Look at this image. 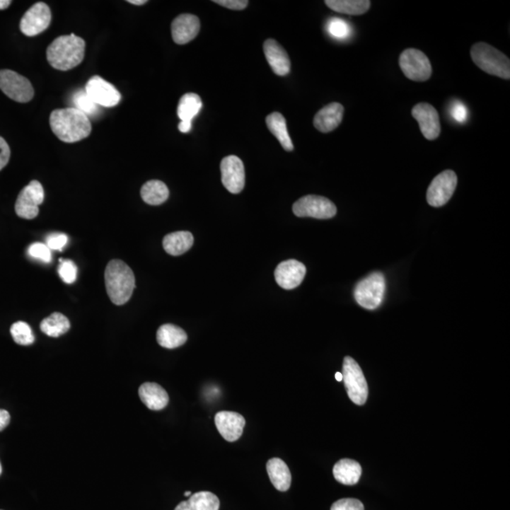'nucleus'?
Segmentation results:
<instances>
[{
  "label": "nucleus",
  "mask_w": 510,
  "mask_h": 510,
  "mask_svg": "<svg viewBox=\"0 0 510 510\" xmlns=\"http://www.w3.org/2000/svg\"><path fill=\"white\" fill-rule=\"evenodd\" d=\"M50 128L64 143H75L88 137L92 126L89 117L76 108L54 110L50 117Z\"/></svg>",
  "instance_id": "nucleus-1"
},
{
  "label": "nucleus",
  "mask_w": 510,
  "mask_h": 510,
  "mask_svg": "<svg viewBox=\"0 0 510 510\" xmlns=\"http://www.w3.org/2000/svg\"><path fill=\"white\" fill-rule=\"evenodd\" d=\"M86 42L75 35L56 38L47 50V59L53 69L69 71L83 62Z\"/></svg>",
  "instance_id": "nucleus-2"
},
{
  "label": "nucleus",
  "mask_w": 510,
  "mask_h": 510,
  "mask_svg": "<svg viewBox=\"0 0 510 510\" xmlns=\"http://www.w3.org/2000/svg\"><path fill=\"white\" fill-rule=\"evenodd\" d=\"M105 284L110 300L122 306L129 301L135 289L134 272L125 262L110 261L105 270Z\"/></svg>",
  "instance_id": "nucleus-3"
},
{
  "label": "nucleus",
  "mask_w": 510,
  "mask_h": 510,
  "mask_svg": "<svg viewBox=\"0 0 510 510\" xmlns=\"http://www.w3.org/2000/svg\"><path fill=\"white\" fill-rule=\"evenodd\" d=\"M473 63L487 74L509 80L510 61L500 50L490 45L480 42L470 50Z\"/></svg>",
  "instance_id": "nucleus-4"
},
{
  "label": "nucleus",
  "mask_w": 510,
  "mask_h": 510,
  "mask_svg": "<svg viewBox=\"0 0 510 510\" xmlns=\"http://www.w3.org/2000/svg\"><path fill=\"white\" fill-rule=\"evenodd\" d=\"M386 291L385 276L381 272H373L363 279L354 289V299L363 308L376 309L384 300Z\"/></svg>",
  "instance_id": "nucleus-5"
},
{
  "label": "nucleus",
  "mask_w": 510,
  "mask_h": 510,
  "mask_svg": "<svg viewBox=\"0 0 510 510\" xmlns=\"http://www.w3.org/2000/svg\"><path fill=\"white\" fill-rule=\"evenodd\" d=\"M342 376L346 390L352 402L363 405L367 401L369 388L364 374L359 363L350 357H346L343 362Z\"/></svg>",
  "instance_id": "nucleus-6"
},
{
  "label": "nucleus",
  "mask_w": 510,
  "mask_h": 510,
  "mask_svg": "<svg viewBox=\"0 0 510 510\" xmlns=\"http://www.w3.org/2000/svg\"><path fill=\"white\" fill-rule=\"evenodd\" d=\"M400 67L405 77L414 81H427L432 75L429 59L421 50L407 49L399 59Z\"/></svg>",
  "instance_id": "nucleus-7"
},
{
  "label": "nucleus",
  "mask_w": 510,
  "mask_h": 510,
  "mask_svg": "<svg viewBox=\"0 0 510 510\" xmlns=\"http://www.w3.org/2000/svg\"><path fill=\"white\" fill-rule=\"evenodd\" d=\"M293 213L299 218L328 219L334 218L337 207L324 197L308 195L303 197L293 204Z\"/></svg>",
  "instance_id": "nucleus-8"
},
{
  "label": "nucleus",
  "mask_w": 510,
  "mask_h": 510,
  "mask_svg": "<svg viewBox=\"0 0 510 510\" xmlns=\"http://www.w3.org/2000/svg\"><path fill=\"white\" fill-rule=\"evenodd\" d=\"M0 89L7 97L21 103H29L35 95L30 81L13 70H0Z\"/></svg>",
  "instance_id": "nucleus-9"
},
{
  "label": "nucleus",
  "mask_w": 510,
  "mask_h": 510,
  "mask_svg": "<svg viewBox=\"0 0 510 510\" xmlns=\"http://www.w3.org/2000/svg\"><path fill=\"white\" fill-rule=\"evenodd\" d=\"M45 192L43 185L38 181H32L19 193L16 202V215L25 219H35L39 207L43 204Z\"/></svg>",
  "instance_id": "nucleus-10"
},
{
  "label": "nucleus",
  "mask_w": 510,
  "mask_h": 510,
  "mask_svg": "<svg viewBox=\"0 0 510 510\" xmlns=\"http://www.w3.org/2000/svg\"><path fill=\"white\" fill-rule=\"evenodd\" d=\"M458 185V176L453 170L439 174L428 187L427 202L433 207H441L452 198Z\"/></svg>",
  "instance_id": "nucleus-11"
},
{
  "label": "nucleus",
  "mask_w": 510,
  "mask_h": 510,
  "mask_svg": "<svg viewBox=\"0 0 510 510\" xmlns=\"http://www.w3.org/2000/svg\"><path fill=\"white\" fill-rule=\"evenodd\" d=\"M52 22V12L44 2H38L28 10L21 21V30L26 36H36L45 32Z\"/></svg>",
  "instance_id": "nucleus-12"
},
{
  "label": "nucleus",
  "mask_w": 510,
  "mask_h": 510,
  "mask_svg": "<svg viewBox=\"0 0 510 510\" xmlns=\"http://www.w3.org/2000/svg\"><path fill=\"white\" fill-rule=\"evenodd\" d=\"M86 93L97 105L106 108L117 106L121 100L118 90L98 76H94L87 81Z\"/></svg>",
  "instance_id": "nucleus-13"
},
{
  "label": "nucleus",
  "mask_w": 510,
  "mask_h": 510,
  "mask_svg": "<svg viewBox=\"0 0 510 510\" xmlns=\"http://www.w3.org/2000/svg\"><path fill=\"white\" fill-rule=\"evenodd\" d=\"M221 181L225 188L233 194L240 193L245 187V168L240 158L229 155L221 163Z\"/></svg>",
  "instance_id": "nucleus-14"
},
{
  "label": "nucleus",
  "mask_w": 510,
  "mask_h": 510,
  "mask_svg": "<svg viewBox=\"0 0 510 510\" xmlns=\"http://www.w3.org/2000/svg\"><path fill=\"white\" fill-rule=\"evenodd\" d=\"M412 115L418 121L422 135L427 140H435L441 134L439 112L431 104L421 103L413 107Z\"/></svg>",
  "instance_id": "nucleus-15"
},
{
  "label": "nucleus",
  "mask_w": 510,
  "mask_h": 510,
  "mask_svg": "<svg viewBox=\"0 0 510 510\" xmlns=\"http://www.w3.org/2000/svg\"><path fill=\"white\" fill-rule=\"evenodd\" d=\"M306 273V266L291 259L278 265L274 272L275 280L282 289L290 290L300 286Z\"/></svg>",
  "instance_id": "nucleus-16"
},
{
  "label": "nucleus",
  "mask_w": 510,
  "mask_h": 510,
  "mask_svg": "<svg viewBox=\"0 0 510 510\" xmlns=\"http://www.w3.org/2000/svg\"><path fill=\"white\" fill-rule=\"evenodd\" d=\"M215 424L219 434L225 441H236L243 434L246 421L240 414L232 411H221L216 413Z\"/></svg>",
  "instance_id": "nucleus-17"
},
{
  "label": "nucleus",
  "mask_w": 510,
  "mask_h": 510,
  "mask_svg": "<svg viewBox=\"0 0 510 510\" xmlns=\"http://www.w3.org/2000/svg\"><path fill=\"white\" fill-rule=\"evenodd\" d=\"M201 30V22L196 16L184 13L177 16L171 24V33L174 42L185 45L194 40Z\"/></svg>",
  "instance_id": "nucleus-18"
},
{
  "label": "nucleus",
  "mask_w": 510,
  "mask_h": 510,
  "mask_svg": "<svg viewBox=\"0 0 510 510\" xmlns=\"http://www.w3.org/2000/svg\"><path fill=\"white\" fill-rule=\"evenodd\" d=\"M343 115H344V107L342 104L330 103L320 110L315 115V128L323 134H328L340 125Z\"/></svg>",
  "instance_id": "nucleus-19"
},
{
  "label": "nucleus",
  "mask_w": 510,
  "mask_h": 510,
  "mask_svg": "<svg viewBox=\"0 0 510 510\" xmlns=\"http://www.w3.org/2000/svg\"><path fill=\"white\" fill-rule=\"evenodd\" d=\"M264 52L267 63L276 75L286 76L289 74L290 67H291L289 54L277 41L267 39L264 43Z\"/></svg>",
  "instance_id": "nucleus-20"
},
{
  "label": "nucleus",
  "mask_w": 510,
  "mask_h": 510,
  "mask_svg": "<svg viewBox=\"0 0 510 510\" xmlns=\"http://www.w3.org/2000/svg\"><path fill=\"white\" fill-rule=\"evenodd\" d=\"M138 393L141 401L149 410H162L168 405V394L156 383H144Z\"/></svg>",
  "instance_id": "nucleus-21"
},
{
  "label": "nucleus",
  "mask_w": 510,
  "mask_h": 510,
  "mask_svg": "<svg viewBox=\"0 0 510 510\" xmlns=\"http://www.w3.org/2000/svg\"><path fill=\"white\" fill-rule=\"evenodd\" d=\"M267 472L273 486L279 492H286L291 486V473L286 462L278 458L270 459L267 463Z\"/></svg>",
  "instance_id": "nucleus-22"
},
{
  "label": "nucleus",
  "mask_w": 510,
  "mask_h": 510,
  "mask_svg": "<svg viewBox=\"0 0 510 510\" xmlns=\"http://www.w3.org/2000/svg\"><path fill=\"white\" fill-rule=\"evenodd\" d=\"M332 475L335 480L340 484L353 486L359 483L362 475V468L359 462L344 458L335 463Z\"/></svg>",
  "instance_id": "nucleus-23"
},
{
  "label": "nucleus",
  "mask_w": 510,
  "mask_h": 510,
  "mask_svg": "<svg viewBox=\"0 0 510 510\" xmlns=\"http://www.w3.org/2000/svg\"><path fill=\"white\" fill-rule=\"evenodd\" d=\"M194 238L192 233L180 231L166 236L163 239V246L168 255L179 256L184 255L193 246Z\"/></svg>",
  "instance_id": "nucleus-24"
},
{
  "label": "nucleus",
  "mask_w": 510,
  "mask_h": 510,
  "mask_svg": "<svg viewBox=\"0 0 510 510\" xmlns=\"http://www.w3.org/2000/svg\"><path fill=\"white\" fill-rule=\"evenodd\" d=\"M157 342L166 349L181 347L187 342V332L173 324H163L157 331Z\"/></svg>",
  "instance_id": "nucleus-25"
},
{
  "label": "nucleus",
  "mask_w": 510,
  "mask_h": 510,
  "mask_svg": "<svg viewBox=\"0 0 510 510\" xmlns=\"http://www.w3.org/2000/svg\"><path fill=\"white\" fill-rule=\"evenodd\" d=\"M221 503L218 496L210 492H199L181 502L175 510H219Z\"/></svg>",
  "instance_id": "nucleus-26"
},
{
  "label": "nucleus",
  "mask_w": 510,
  "mask_h": 510,
  "mask_svg": "<svg viewBox=\"0 0 510 510\" xmlns=\"http://www.w3.org/2000/svg\"><path fill=\"white\" fill-rule=\"evenodd\" d=\"M266 122L267 129L277 138L284 151H292L294 146L287 132L286 121L284 115L280 112H272L267 115Z\"/></svg>",
  "instance_id": "nucleus-27"
},
{
  "label": "nucleus",
  "mask_w": 510,
  "mask_h": 510,
  "mask_svg": "<svg viewBox=\"0 0 510 510\" xmlns=\"http://www.w3.org/2000/svg\"><path fill=\"white\" fill-rule=\"evenodd\" d=\"M325 4L335 12L350 16H362L371 8L369 0H326Z\"/></svg>",
  "instance_id": "nucleus-28"
},
{
  "label": "nucleus",
  "mask_w": 510,
  "mask_h": 510,
  "mask_svg": "<svg viewBox=\"0 0 510 510\" xmlns=\"http://www.w3.org/2000/svg\"><path fill=\"white\" fill-rule=\"evenodd\" d=\"M143 201L149 205H160L168 199L169 190L163 182L151 180L146 182L141 190Z\"/></svg>",
  "instance_id": "nucleus-29"
},
{
  "label": "nucleus",
  "mask_w": 510,
  "mask_h": 510,
  "mask_svg": "<svg viewBox=\"0 0 510 510\" xmlns=\"http://www.w3.org/2000/svg\"><path fill=\"white\" fill-rule=\"evenodd\" d=\"M202 107V98L195 93H187L179 101L177 114L181 121L192 123L193 118L199 114Z\"/></svg>",
  "instance_id": "nucleus-30"
},
{
  "label": "nucleus",
  "mask_w": 510,
  "mask_h": 510,
  "mask_svg": "<svg viewBox=\"0 0 510 510\" xmlns=\"http://www.w3.org/2000/svg\"><path fill=\"white\" fill-rule=\"evenodd\" d=\"M40 328L49 337H59L69 332L70 323L66 315L61 313H53L42 320Z\"/></svg>",
  "instance_id": "nucleus-31"
},
{
  "label": "nucleus",
  "mask_w": 510,
  "mask_h": 510,
  "mask_svg": "<svg viewBox=\"0 0 510 510\" xmlns=\"http://www.w3.org/2000/svg\"><path fill=\"white\" fill-rule=\"evenodd\" d=\"M11 334H12L13 340L19 345H32L35 340L32 328L24 321H18V323H13L11 327Z\"/></svg>",
  "instance_id": "nucleus-32"
},
{
  "label": "nucleus",
  "mask_w": 510,
  "mask_h": 510,
  "mask_svg": "<svg viewBox=\"0 0 510 510\" xmlns=\"http://www.w3.org/2000/svg\"><path fill=\"white\" fill-rule=\"evenodd\" d=\"M73 104L76 106V109L83 112L84 115H95L98 111V105L94 103L86 94V91L80 90L75 93L72 98Z\"/></svg>",
  "instance_id": "nucleus-33"
},
{
  "label": "nucleus",
  "mask_w": 510,
  "mask_h": 510,
  "mask_svg": "<svg viewBox=\"0 0 510 510\" xmlns=\"http://www.w3.org/2000/svg\"><path fill=\"white\" fill-rule=\"evenodd\" d=\"M327 30L332 37L346 39L351 35V28L342 18H331L327 23Z\"/></svg>",
  "instance_id": "nucleus-34"
},
{
  "label": "nucleus",
  "mask_w": 510,
  "mask_h": 510,
  "mask_svg": "<svg viewBox=\"0 0 510 510\" xmlns=\"http://www.w3.org/2000/svg\"><path fill=\"white\" fill-rule=\"evenodd\" d=\"M58 273L64 283L73 284L76 281V279H77L78 267L76 266L74 262L61 259Z\"/></svg>",
  "instance_id": "nucleus-35"
},
{
  "label": "nucleus",
  "mask_w": 510,
  "mask_h": 510,
  "mask_svg": "<svg viewBox=\"0 0 510 510\" xmlns=\"http://www.w3.org/2000/svg\"><path fill=\"white\" fill-rule=\"evenodd\" d=\"M28 253L33 258L38 259V260L43 261L45 263H50L52 261V252H50V248L46 244H32L29 250H28Z\"/></svg>",
  "instance_id": "nucleus-36"
},
{
  "label": "nucleus",
  "mask_w": 510,
  "mask_h": 510,
  "mask_svg": "<svg viewBox=\"0 0 510 510\" xmlns=\"http://www.w3.org/2000/svg\"><path fill=\"white\" fill-rule=\"evenodd\" d=\"M331 510H365L364 504L357 499L344 498L335 502Z\"/></svg>",
  "instance_id": "nucleus-37"
},
{
  "label": "nucleus",
  "mask_w": 510,
  "mask_h": 510,
  "mask_svg": "<svg viewBox=\"0 0 510 510\" xmlns=\"http://www.w3.org/2000/svg\"><path fill=\"white\" fill-rule=\"evenodd\" d=\"M67 241H69V238H67L66 235L61 233H54L47 236V246L49 247L50 250H62L66 247Z\"/></svg>",
  "instance_id": "nucleus-38"
},
{
  "label": "nucleus",
  "mask_w": 510,
  "mask_h": 510,
  "mask_svg": "<svg viewBox=\"0 0 510 510\" xmlns=\"http://www.w3.org/2000/svg\"><path fill=\"white\" fill-rule=\"evenodd\" d=\"M214 4L221 5L227 9L241 11L248 6L249 1L247 0H214Z\"/></svg>",
  "instance_id": "nucleus-39"
},
{
  "label": "nucleus",
  "mask_w": 510,
  "mask_h": 510,
  "mask_svg": "<svg viewBox=\"0 0 510 510\" xmlns=\"http://www.w3.org/2000/svg\"><path fill=\"white\" fill-rule=\"evenodd\" d=\"M451 112H452L453 120L458 121V123H464L465 121L468 120V110L466 106H465L463 103H459V101H456V103L453 104Z\"/></svg>",
  "instance_id": "nucleus-40"
},
{
  "label": "nucleus",
  "mask_w": 510,
  "mask_h": 510,
  "mask_svg": "<svg viewBox=\"0 0 510 510\" xmlns=\"http://www.w3.org/2000/svg\"><path fill=\"white\" fill-rule=\"evenodd\" d=\"M11 149L4 138L0 137V170H2L9 163Z\"/></svg>",
  "instance_id": "nucleus-41"
},
{
  "label": "nucleus",
  "mask_w": 510,
  "mask_h": 510,
  "mask_svg": "<svg viewBox=\"0 0 510 510\" xmlns=\"http://www.w3.org/2000/svg\"><path fill=\"white\" fill-rule=\"evenodd\" d=\"M11 416L8 411L0 410V431L4 430L9 425Z\"/></svg>",
  "instance_id": "nucleus-42"
},
{
  "label": "nucleus",
  "mask_w": 510,
  "mask_h": 510,
  "mask_svg": "<svg viewBox=\"0 0 510 510\" xmlns=\"http://www.w3.org/2000/svg\"><path fill=\"white\" fill-rule=\"evenodd\" d=\"M191 128H192V123L185 122V121H181L178 126L179 131L182 132V134H187V132H190Z\"/></svg>",
  "instance_id": "nucleus-43"
},
{
  "label": "nucleus",
  "mask_w": 510,
  "mask_h": 510,
  "mask_svg": "<svg viewBox=\"0 0 510 510\" xmlns=\"http://www.w3.org/2000/svg\"><path fill=\"white\" fill-rule=\"evenodd\" d=\"M11 4H12V1H10V0H0V10L7 9Z\"/></svg>",
  "instance_id": "nucleus-44"
},
{
  "label": "nucleus",
  "mask_w": 510,
  "mask_h": 510,
  "mask_svg": "<svg viewBox=\"0 0 510 510\" xmlns=\"http://www.w3.org/2000/svg\"><path fill=\"white\" fill-rule=\"evenodd\" d=\"M129 4H134V5H138V6H140V5L146 4V0H129Z\"/></svg>",
  "instance_id": "nucleus-45"
},
{
  "label": "nucleus",
  "mask_w": 510,
  "mask_h": 510,
  "mask_svg": "<svg viewBox=\"0 0 510 510\" xmlns=\"http://www.w3.org/2000/svg\"><path fill=\"white\" fill-rule=\"evenodd\" d=\"M335 379H337V381L342 382L343 380V376L342 373H335Z\"/></svg>",
  "instance_id": "nucleus-46"
},
{
  "label": "nucleus",
  "mask_w": 510,
  "mask_h": 510,
  "mask_svg": "<svg viewBox=\"0 0 510 510\" xmlns=\"http://www.w3.org/2000/svg\"><path fill=\"white\" fill-rule=\"evenodd\" d=\"M191 495H192V494H191L190 492H185V496H191Z\"/></svg>",
  "instance_id": "nucleus-47"
},
{
  "label": "nucleus",
  "mask_w": 510,
  "mask_h": 510,
  "mask_svg": "<svg viewBox=\"0 0 510 510\" xmlns=\"http://www.w3.org/2000/svg\"><path fill=\"white\" fill-rule=\"evenodd\" d=\"M1 473H2V466H1V463H0V475H1Z\"/></svg>",
  "instance_id": "nucleus-48"
}]
</instances>
